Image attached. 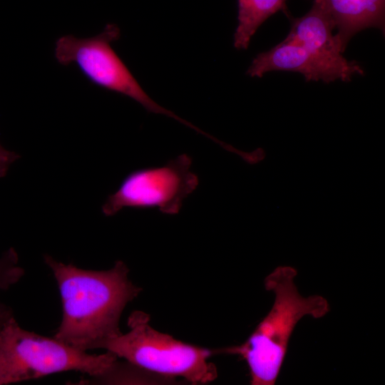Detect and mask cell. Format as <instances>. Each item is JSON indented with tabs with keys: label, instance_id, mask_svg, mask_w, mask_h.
I'll return each mask as SVG.
<instances>
[{
	"label": "cell",
	"instance_id": "cell-13",
	"mask_svg": "<svg viewBox=\"0 0 385 385\" xmlns=\"http://www.w3.org/2000/svg\"><path fill=\"white\" fill-rule=\"evenodd\" d=\"M262 149H263V148H262ZM263 150H264V149H263ZM264 151H265V150H264ZM265 157H266V153H265ZM265 159H264V160H265Z\"/></svg>",
	"mask_w": 385,
	"mask_h": 385
},
{
	"label": "cell",
	"instance_id": "cell-9",
	"mask_svg": "<svg viewBox=\"0 0 385 385\" xmlns=\"http://www.w3.org/2000/svg\"><path fill=\"white\" fill-rule=\"evenodd\" d=\"M287 0H237L238 24L234 34V47L247 49L258 28L272 15L286 11Z\"/></svg>",
	"mask_w": 385,
	"mask_h": 385
},
{
	"label": "cell",
	"instance_id": "cell-10",
	"mask_svg": "<svg viewBox=\"0 0 385 385\" xmlns=\"http://www.w3.org/2000/svg\"><path fill=\"white\" fill-rule=\"evenodd\" d=\"M24 275V270L19 265L16 250L11 247L0 257V292L9 289Z\"/></svg>",
	"mask_w": 385,
	"mask_h": 385
},
{
	"label": "cell",
	"instance_id": "cell-1",
	"mask_svg": "<svg viewBox=\"0 0 385 385\" xmlns=\"http://www.w3.org/2000/svg\"><path fill=\"white\" fill-rule=\"evenodd\" d=\"M59 289L63 316L54 338L77 349H103L122 332L119 322L128 303L141 292L123 261L108 270H90L43 255Z\"/></svg>",
	"mask_w": 385,
	"mask_h": 385
},
{
	"label": "cell",
	"instance_id": "cell-4",
	"mask_svg": "<svg viewBox=\"0 0 385 385\" xmlns=\"http://www.w3.org/2000/svg\"><path fill=\"white\" fill-rule=\"evenodd\" d=\"M107 351L90 354L56 339L23 329L14 315L0 329V385H7L63 371L99 376L118 361Z\"/></svg>",
	"mask_w": 385,
	"mask_h": 385
},
{
	"label": "cell",
	"instance_id": "cell-8",
	"mask_svg": "<svg viewBox=\"0 0 385 385\" xmlns=\"http://www.w3.org/2000/svg\"><path fill=\"white\" fill-rule=\"evenodd\" d=\"M330 17L343 52L358 32L377 28L384 32L385 0H313Z\"/></svg>",
	"mask_w": 385,
	"mask_h": 385
},
{
	"label": "cell",
	"instance_id": "cell-2",
	"mask_svg": "<svg viewBox=\"0 0 385 385\" xmlns=\"http://www.w3.org/2000/svg\"><path fill=\"white\" fill-rule=\"evenodd\" d=\"M296 276L292 267H276L265 279L266 289L274 296L267 314L242 344L214 349L215 354L240 356L248 366L252 385L274 384L297 324L305 316L318 319L329 311L324 297L299 294L294 284Z\"/></svg>",
	"mask_w": 385,
	"mask_h": 385
},
{
	"label": "cell",
	"instance_id": "cell-11",
	"mask_svg": "<svg viewBox=\"0 0 385 385\" xmlns=\"http://www.w3.org/2000/svg\"><path fill=\"white\" fill-rule=\"evenodd\" d=\"M19 158L18 153L6 149L0 143V178L7 175L11 165Z\"/></svg>",
	"mask_w": 385,
	"mask_h": 385
},
{
	"label": "cell",
	"instance_id": "cell-12",
	"mask_svg": "<svg viewBox=\"0 0 385 385\" xmlns=\"http://www.w3.org/2000/svg\"><path fill=\"white\" fill-rule=\"evenodd\" d=\"M14 315L11 308L0 302V329L6 321Z\"/></svg>",
	"mask_w": 385,
	"mask_h": 385
},
{
	"label": "cell",
	"instance_id": "cell-3",
	"mask_svg": "<svg viewBox=\"0 0 385 385\" xmlns=\"http://www.w3.org/2000/svg\"><path fill=\"white\" fill-rule=\"evenodd\" d=\"M333 30L328 14L313 4L306 14L292 19L284 41L257 55L246 73L262 78L271 71H291L302 74L307 81L326 83L349 81L354 75H363L356 61L344 57Z\"/></svg>",
	"mask_w": 385,
	"mask_h": 385
},
{
	"label": "cell",
	"instance_id": "cell-7",
	"mask_svg": "<svg viewBox=\"0 0 385 385\" xmlns=\"http://www.w3.org/2000/svg\"><path fill=\"white\" fill-rule=\"evenodd\" d=\"M191 165V157L183 153L164 165L132 171L108 196L101 207L103 214L113 216L125 207L155 208L165 215L178 214L199 184Z\"/></svg>",
	"mask_w": 385,
	"mask_h": 385
},
{
	"label": "cell",
	"instance_id": "cell-5",
	"mask_svg": "<svg viewBox=\"0 0 385 385\" xmlns=\"http://www.w3.org/2000/svg\"><path fill=\"white\" fill-rule=\"evenodd\" d=\"M129 331L108 341L103 349L128 362L167 380L181 377L203 384L217 376L215 365L208 361L214 349L178 340L150 325V317L135 311L128 317Z\"/></svg>",
	"mask_w": 385,
	"mask_h": 385
},
{
	"label": "cell",
	"instance_id": "cell-6",
	"mask_svg": "<svg viewBox=\"0 0 385 385\" xmlns=\"http://www.w3.org/2000/svg\"><path fill=\"white\" fill-rule=\"evenodd\" d=\"M120 36L118 26L109 24L93 37L61 36L55 43V58L63 66L77 65L93 84L134 100L150 113L165 115L188 125V121L157 103L143 89L111 46Z\"/></svg>",
	"mask_w": 385,
	"mask_h": 385
}]
</instances>
